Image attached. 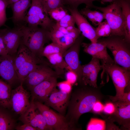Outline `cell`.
Returning <instances> with one entry per match:
<instances>
[{"label": "cell", "mask_w": 130, "mask_h": 130, "mask_svg": "<svg viewBox=\"0 0 130 130\" xmlns=\"http://www.w3.org/2000/svg\"><path fill=\"white\" fill-rule=\"evenodd\" d=\"M82 75L81 83L97 88V80L99 71L102 69L99 60L92 57L88 64L81 65Z\"/></svg>", "instance_id": "5bb4252c"}, {"label": "cell", "mask_w": 130, "mask_h": 130, "mask_svg": "<svg viewBox=\"0 0 130 130\" xmlns=\"http://www.w3.org/2000/svg\"><path fill=\"white\" fill-rule=\"evenodd\" d=\"M64 5H66L71 8H77L78 6L82 4H85L86 7L90 8L94 5L93 2L98 0H63Z\"/></svg>", "instance_id": "83f0119b"}, {"label": "cell", "mask_w": 130, "mask_h": 130, "mask_svg": "<svg viewBox=\"0 0 130 130\" xmlns=\"http://www.w3.org/2000/svg\"><path fill=\"white\" fill-rule=\"evenodd\" d=\"M1 29H0V31Z\"/></svg>", "instance_id": "bcb514c9"}, {"label": "cell", "mask_w": 130, "mask_h": 130, "mask_svg": "<svg viewBox=\"0 0 130 130\" xmlns=\"http://www.w3.org/2000/svg\"><path fill=\"white\" fill-rule=\"evenodd\" d=\"M81 45L83 47L84 51L85 52L92 57L100 60L101 62L108 64L115 63L114 60L107 52L104 39L98 40L95 43L82 42Z\"/></svg>", "instance_id": "2e32d148"}, {"label": "cell", "mask_w": 130, "mask_h": 130, "mask_svg": "<svg viewBox=\"0 0 130 130\" xmlns=\"http://www.w3.org/2000/svg\"><path fill=\"white\" fill-rule=\"evenodd\" d=\"M113 102L115 110L108 119L117 122L119 125L128 129L130 126V103L117 101Z\"/></svg>", "instance_id": "d6986e66"}, {"label": "cell", "mask_w": 130, "mask_h": 130, "mask_svg": "<svg viewBox=\"0 0 130 130\" xmlns=\"http://www.w3.org/2000/svg\"><path fill=\"white\" fill-rule=\"evenodd\" d=\"M23 83L12 90L10 101V108L16 114L20 115L30 107L29 99L31 95L23 88Z\"/></svg>", "instance_id": "30bf717a"}, {"label": "cell", "mask_w": 130, "mask_h": 130, "mask_svg": "<svg viewBox=\"0 0 130 130\" xmlns=\"http://www.w3.org/2000/svg\"><path fill=\"white\" fill-rule=\"evenodd\" d=\"M65 77L66 81L71 84L75 83L78 80V76L76 74L71 70H68L66 73Z\"/></svg>", "instance_id": "74e56055"}, {"label": "cell", "mask_w": 130, "mask_h": 130, "mask_svg": "<svg viewBox=\"0 0 130 130\" xmlns=\"http://www.w3.org/2000/svg\"><path fill=\"white\" fill-rule=\"evenodd\" d=\"M21 25L12 29H1L0 32L8 54L14 57L21 42L22 33Z\"/></svg>", "instance_id": "8fae6325"}, {"label": "cell", "mask_w": 130, "mask_h": 130, "mask_svg": "<svg viewBox=\"0 0 130 130\" xmlns=\"http://www.w3.org/2000/svg\"><path fill=\"white\" fill-rule=\"evenodd\" d=\"M102 68L111 78L117 96L124 92L125 88L130 84V71L115 63L108 64L101 62Z\"/></svg>", "instance_id": "52a82bcc"}, {"label": "cell", "mask_w": 130, "mask_h": 130, "mask_svg": "<svg viewBox=\"0 0 130 130\" xmlns=\"http://www.w3.org/2000/svg\"><path fill=\"white\" fill-rule=\"evenodd\" d=\"M55 23L59 26L66 28L71 26L75 25V23L72 16L68 13L61 20L56 22Z\"/></svg>", "instance_id": "d6a6232c"}, {"label": "cell", "mask_w": 130, "mask_h": 130, "mask_svg": "<svg viewBox=\"0 0 130 130\" xmlns=\"http://www.w3.org/2000/svg\"><path fill=\"white\" fill-rule=\"evenodd\" d=\"M93 12L94 16V23L93 24L95 26L98 25L104 19V15L103 13L98 11H93Z\"/></svg>", "instance_id": "f35d334b"}, {"label": "cell", "mask_w": 130, "mask_h": 130, "mask_svg": "<svg viewBox=\"0 0 130 130\" xmlns=\"http://www.w3.org/2000/svg\"><path fill=\"white\" fill-rule=\"evenodd\" d=\"M67 9L73 17L78 29L82 35L89 39L91 43L97 42L98 38L97 36L96 28L92 26L81 14L77 8L68 7Z\"/></svg>", "instance_id": "9a60e30c"}, {"label": "cell", "mask_w": 130, "mask_h": 130, "mask_svg": "<svg viewBox=\"0 0 130 130\" xmlns=\"http://www.w3.org/2000/svg\"><path fill=\"white\" fill-rule=\"evenodd\" d=\"M9 0H0V20L3 25L7 20L6 9L9 6Z\"/></svg>", "instance_id": "836d02e7"}, {"label": "cell", "mask_w": 130, "mask_h": 130, "mask_svg": "<svg viewBox=\"0 0 130 130\" xmlns=\"http://www.w3.org/2000/svg\"><path fill=\"white\" fill-rule=\"evenodd\" d=\"M111 32L110 27L106 20L102 22L96 28V35L98 38L110 36Z\"/></svg>", "instance_id": "f1b7e54d"}, {"label": "cell", "mask_w": 130, "mask_h": 130, "mask_svg": "<svg viewBox=\"0 0 130 130\" xmlns=\"http://www.w3.org/2000/svg\"><path fill=\"white\" fill-rule=\"evenodd\" d=\"M0 31V56L8 54L4 44Z\"/></svg>", "instance_id": "7bdbcfd3"}, {"label": "cell", "mask_w": 130, "mask_h": 130, "mask_svg": "<svg viewBox=\"0 0 130 130\" xmlns=\"http://www.w3.org/2000/svg\"><path fill=\"white\" fill-rule=\"evenodd\" d=\"M104 106L99 101L96 102L92 108L91 111L96 113H99L103 111Z\"/></svg>", "instance_id": "60d3db41"}, {"label": "cell", "mask_w": 130, "mask_h": 130, "mask_svg": "<svg viewBox=\"0 0 130 130\" xmlns=\"http://www.w3.org/2000/svg\"><path fill=\"white\" fill-rule=\"evenodd\" d=\"M84 36L80 35L74 43L63 54L64 58L70 70L75 73L78 76V80L81 83L82 75L81 65L79 61L80 47Z\"/></svg>", "instance_id": "9c48e42d"}, {"label": "cell", "mask_w": 130, "mask_h": 130, "mask_svg": "<svg viewBox=\"0 0 130 130\" xmlns=\"http://www.w3.org/2000/svg\"><path fill=\"white\" fill-rule=\"evenodd\" d=\"M122 9L123 18L124 35V38L128 43L130 41V0H117Z\"/></svg>", "instance_id": "603a6c76"}, {"label": "cell", "mask_w": 130, "mask_h": 130, "mask_svg": "<svg viewBox=\"0 0 130 130\" xmlns=\"http://www.w3.org/2000/svg\"><path fill=\"white\" fill-rule=\"evenodd\" d=\"M102 3H104L106 2H113L116 0H100Z\"/></svg>", "instance_id": "ee69618b"}, {"label": "cell", "mask_w": 130, "mask_h": 130, "mask_svg": "<svg viewBox=\"0 0 130 130\" xmlns=\"http://www.w3.org/2000/svg\"><path fill=\"white\" fill-rule=\"evenodd\" d=\"M15 129L17 130H36V129L29 124H26L16 126Z\"/></svg>", "instance_id": "b9f144b4"}, {"label": "cell", "mask_w": 130, "mask_h": 130, "mask_svg": "<svg viewBox=\"0 0 130 130\" xmlns=\"http://www.w3.org/2000/svg\"><path fill=\"white\" fill-rule=\"evenodd\" d=\"M21 43L27 47L39 59L43 60L41 54L45 44L51 39L50 32L41 27L22 25Z\"/></svg>", "instance_id": "7a4b0ae2"}, {"label": "cell", "mask_w": 130, "mask_h": 130, "mask_svg": "<svg viewBox=\"0 0 130 130\" xmlns=\"http://www.w3.org/2000/svg\"><path fill=\"white\" fill-rule=\"evenodd\" d=\"M110 99L112 102L117 101L130 103V92H124L122 94L118 96H109Z\"/></svg>", "instance_id": "e575fe53"}, {"label": "cell", "mask_w": 130, "mask_h": 130, "mask_svg": "<svg viewBox=\"0 0 130 130\" xmlns=\"http://www.w3.org/2000/svg\"><path fill=\"white\" fill-rule=\"evenodd\" d=\"M57 77H51L33 87L31 90L32 99L45 102L57 84Z\"/></svg>", "instance_id": "e0dca14e"}, {"label": "cell", "mask_w": 130, "mask_h": 130, "mask_svg": "<svg viewBox=\"0 0 130 130\" xmlns=\"http://www.w3.org/2000/svg\"><path fill=\"white\" fill-rule=\"evenodd\" d=\"M19 0H9V6L11 4L18 1Z\"/></svg>", "instance_id": "f6af8a7d"}, {"label": "cell", "mask_w": 130, "mask_h": 130, "mask_svg": "<svg viewBox=\"0 0 130 130\" xmlns=\"http://www.w3.org/2000/svg\"><path fill=\"white\" fill-rule=\"evenodd\" d=\"M115 107L114 104L111 102L106 103L104 106L103 111L105 114H111L114 112Z\"/></svg>", "instance_id": "ab89813d"}, {"label": "cell", "mask_w": 130, "mask_h": 130, "mask_svg": "<svg viewBox=\"0 0 130 130\" xmlns=\"http://www.w3.org/2000/svg\"><path fill=\"white\" fill-rule=\"evenodd\" d=\"M15 69L19 81L23 83L28 74L39 64H47L37 58L25 46L20 42L14 57Z\"/></svg>", "instance_id": "3957f363"}, {"label": "cell", "mask_w": 130, "mask_h": 130, "mask_svg": "<svg viewBox=\"0 0 130 130\" xmlns=\"http://www.w3.org/2000/svg\"><path fill=\"white\" fill-rule=\"evenodd\" d=\"M69 94V93L58 90L55 88L44 102V104L61 114L63 113L68 104Z\"/></svg>", "instance_id": "ffe728a7"}, {"label": "cell", "mask_w": 130, "mask_h": 130, "mask_svg": "<svg viewBox=\"0 0 130 130\" xmlns=\"http://www.w3.org/2000/svg\"><path fill=\"white\" fill-rule=\"evenodd\" d=\"M66 50L58 44L52 42L44 47L42 52V56L46 58L51 55L61 53L63 55Z\"/></svg>", "instance_id": "4316f807"}, {"label": "cell", "mask_w": 130, "mask_h": 130, "mask_svg": "<svg viewBox=\"0 0 130 130\" xmlns=\"http://www.w3.org/2000/svg\"><path fill=\"white\" fill-rule=\"evenodd\" d=\"M0 105V130H12L15 129L16 122L7 110Z\"/></svg>", "instance_id": "d4e9b609"}, {"label": "cell", "mask_w": 130, "mask_h": 130, "mask_svg": "<svg viewBox=\"0 0 130 130\" xmlns=\"http://www.w3.org/2000/svg\"><path fill=\"white\" fill-rule=\"evenodd\" d=\"M34 101L51 130H67L69 129L70 124L63 115L55 112L41 102Z\"/></svg>", "instance_id": "ba28073f"}, {"label": "cell", "mask_w": 130, "mask_h": 130, "mask_svg": "<svg viewBox=\"0 0 130 130\" xmlns=\"http://www.w3.org/2000/svg\"><path fill=\"white\" fill-rule=\"evenodd\" d=\"M48 65L45 64H38L37 67L28 74L24 82H25L28 89L31 90L36 85L51 77L58 76L56 72Z\"/></svg>", "instance_id": "4fadbf2b"}, {"label": "cell", "mask_w": 130, "mask_h": 130, "mask_svg": "<svg viewBox=\"0 0 130 130\" xmlns=\"http://www.w3.org/2000/svg\"><path fill=\"white\" fill-rule=\"evenodd\" d=\"M31 0H19L9 6L12 9L11 19L15 26L24 24L28 9L31 5Z\"/></svg>", "instance_id": "44dd1931"}, {"label": "cell", "mask_w": 130, "mask_h": 130, "mask_svg": "<svg viewBox=\"0 0 130 130\" xmlns=\"http://www.w3.org/2000/svg\"><path fill=\"white\" fill-rule=\"evenodd\" d=\"M11 91V86L0 79V105L7 108H10Z\"/></svg>", "instance_id": "484cf974"}, {"label": "cell", "mask_w": 130, "mask_h": 130, "mask_svg": "<svg viewBox=\"0 0 130 130\" xmlns=\"http://www.w3.org/2000/svg\"><path fill=\"white\" fill-rule=\"evenodd\" d=\"M50 64L55 70L58 75L63 74L64 69L70 70L63 56L61 53H56L46 57Z\"/></svg>", "instance_id": "cb8c5ba5"}, {"label": "cell", "mask_w": 130, "mask_h": 130, "mask_svg": "<svg viewBox=\"0 0 130 130\" xmlns=\"http://www.w3.org/2000/svg\"><path fill=\"white\" fill-rule=\"evenodd\" d=\"M88 130H103L106 129L105 121L101 119L92 118L87 126Z\"/></svg>", "instance_id": "4dcf8cb0"}, {"label": "cell", "mask_w": 130, "mask_h": 130, "mask_svg": "<svg viewBox=\"0 0 130 130\" xmlns=\"http://www.w3.org/2000/svg\"><path fill=\"white\" fill-rule=\"evenodd\" d=\"M95 88L82 89L73 95L68 114L70 123L77 121L82 114L91 111L96 102L102 98V94Z\"/></svg>", "instance_id": "6da1fadb"}, {"label": "cell", "mask_w": 130, "mask_h": 130, "mask_svg": "<svg viewBox=\"0 0 130 130\" xmlns=\"http://www.w3.org/2000/svg\"><path fill=\"white\" fill-rule=\"evenodd\" d=\"M57 86L60 90L68 93H69L72 89L71 84L67 81L57 83Z\"/></svg>", "instance_id": "8d00e7d4"}, {"label": "cell", "mask_w": 130, "mask_h": 130, "mask_svg": "<svg viewBox=\"0 0 130 130\" xmlns=\"http://www.w3.org/2000/svg\"><path fill=\"white\" fill-rule=\"evenodd\" d=\"M45 9L48 13L51 10L63 6V0H40Z\"/></svg>", "instance_id": "1f68e13d"}, {"label": "cell", "mask_w": 130, "mask_h": 130, "mask_svg": "<svg viewBox=\"0 0 130 130\" xmlns=\"http://www.w3.org/2000/svg\"><path fill=\"white\" fill-rule=\"evenodd\" d=\"M95 8L103 13L111 29L110 36H117L124 37V23L122 9L117 0L107 6L102 7L93 5Z\"/></svg>", "instance_id": "5b68a950"}, {"label": "cell", "mask_w": 130, "mask_h": 130, "mask_svg": "<svg viewBox=\"0 0 130 130\" xmlns=\"http://www.w3.org/2000/svg\"><path fill=\"white\" fill-rule=\"evenodd\" d=\"M82 15L87 17L93 24L94 23V16L93 11L90 8L85 7L81 9L79 12Z\"/></svg>", "instance_id": "d590c367"}, {"label": "cell", "mask_w": 130, "mask_h": 130, "mask_svg": "<svg viewBox=\"0 0 130 130\" xmlns=\"http://www.w3.org/2000/svg\"><path fill=\"white\" fill-rule=\"evenodd\" d=\"M50 36L52 42L58 44L66 50L73 45L77 39L53 28L50 31Z\"/></svg>", "instance_id": "7402d4cb"}, {"label": "cell", "mask_w": 130, "mask_h": 130, "mask_svg": "<svg viewBox=\"0 0 130 130\" xmlns=\"http://www.w3.org/2000/svg\"><path fill=\"white\" fill-rule=\"evenodd\" d=\"M104 39L107 48L112 52L115 63L130 70V51L128 43L124 37L112 35Z\"/></svg>", "instance_id": "277c9868"}, {"label": "cell", "mask_w": 130, "mask_h": 130, "mask_svg": "<svg viewBox=\"0 0 130 130\" xmlns=\"http://www.w3.org/2000/svg\"><path fill=\"white\" fill-rule=\"evenodd\" d=\"M30 107L20 115L19 119L23 124H29L36 130H51L48 126L34 101L31 99Z\"/></svg>", "instance_id": "7c38bea8"}, {"label": "cell", "mask_w": 130, "mask_h": 130, "mask_svg": "<svg viewBox=\"0 0 130 130\" xmlns=\"http://www.w3.org/2000/svg\"><path fill=\"white\" fill-rule=\"evenodd\" d=\"M48 15L40 0H31V5L25 18L24 24L29 26H39L50 31L55 23Z\"/></svg>", "instance_id": "8992f818"}, {"label": "cell", "mask_w": 130, "mask_h": 130, "mask_svg": "<svg viewBox=\"0 0 130 130\" xmlns=\"http://www.w3.org/2000/svg\"><path fill=\"white\" fill-rule=\"evenodd\" d=\"M63 6H59L49 11L48 13L51 18L58 22L68 13L67 11Z\"/></svg>", "instance_id": "f546056e"}, {"label": "cell", "mask_w": 130, "mask_h": 130, "mask_svg": "<svg viewBox=\"0 0 130 130\" xmlns=\"http://www.w3.org/2000/svg\"><path fill=\"white\" fill-rule=\"evenodd\" d=\"M14 57L8 54L0 56V77L10 86L19 81L14 66Z\"/></svg>", "instance_id": "ac0fdd59"}]
</instances>
